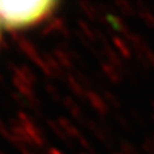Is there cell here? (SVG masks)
Segmentation results:
<instances>
[{"instance_id": "cell-1", "label": "cell", "mask_w": 154, "mask_h": 154, "mask_svg": "<svg viewBox=\"0 0 154 154\" xmlns=\"http://www.w3.org/2000/svg\"><path fill=\"white\" fill-rule=\"evenodd\" d=\"M58 3L53 0L3 2L0 0V26L8 30H24L42 23L54 14Z\"/></svg>"}]
</instances>
